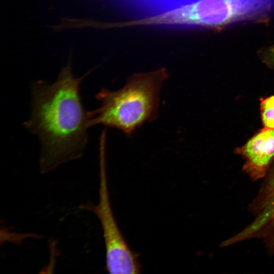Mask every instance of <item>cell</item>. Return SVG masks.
Masks as SVG:
<instances>
[{
  "mask_svg": "<svg viewBox=\"0 0 274 274\" xmlns=\"http://www.w3.org/2000/svg\"><path fill=\"white\" fill-rule=\"evenodd\" d=\"M259 106L263 127L274 129V94L260 97Z\"/></svg>",
  "mask_w": 274,
  "mask_h": 274,
  "instance_id": "7",
  "label": "cell"
},
{
  "mask_svg": "<svg viewBox=\"0 0 274 274\" xmlns=\"http://www.w3.org/2000/svg\"><path fill=\"white\" fill-rule=\"evenodd\" d=\"M168 74L165 68L136 73L116 90L102 88L95 95L99 107L89 111L90 127L102 125L131 137L143 125L158 116L160 93Z\"/></svg>",
  "mask_w": 274,
  "mask_h": 274,
  "instance_id": "2",
  "label": "cell"
},
{
  "mask_svg": "<svg viewBox=\"0 0 274 274\" xmlns=\"http://www.w3.org/2000/svg\"><path fill=\"white\" fill-rule=\"evenodd\" d=\"M259 191L250 205L252 222L223 242L224 246L252 238L263 241L268 251L274 254V160Z\"/></svg>",
  "mask_w": 274,
  "mask_h": 274,
  "instance_id": "5",
  "label": "cell"
},
{
  "mask_svg": "<svg viewBox=\"0 0 274 274\" xmlns=\"http://www.w3.org/2000/svg\"><path fill=\"white\" fill-rule=\"evenodd\" d=\"M258 54L261 60L267 66L274 68V46L263 48Z\"/></svg>",
  "mask_w": 274,
  "mask_h": 274,
  "instance_id": "8",
  "label": "cell"
},
{
  "mask_svg": "<svg viewBox=\"0 0 274 274\" xmlns=\"http://www.w3.org/2000/svg\"><path fill=\"white\" fill-rule=\"evenodd\" d=\"M88 73L75 77L67 64L54 83L38 81L31 86L30 116L23 124L40 142L42 173L83 155L91 127L80 86Z\"/></svg>",
  "mask_w": 274,
  "mask_h": 274,
  "instance_id": "1",
  "label": "cell"
},
{
  "mask_svg": "<svg viewBox=\"0 0 274 274\" xmlns=\"http://www.w3.org/2000/svg\"><path fill=\"white\" fill-rule=\"evenodd\" d=\"M250 14L249 0H196L175 9L132 20V26L186 25L219 29L247 21Z\"/></svg>",
  "mask_w": 274,
  "mask_h": 274,
  "instance_id": "3",
  "label": "cell"
},
{
  "mask_svg": "<svg viewBox=\"0 0 274 274\" xmlns=\"http://www.w3.org/2000/svg\"><path fill=\"white\" fill-rule=\"evenodd\" d=\"M234 152L245 160L243 170L252 180L265 177L274 160V129H259Z\"/></svg>",
  "mask_w": 274,
  "mask_h": 274,
  "instance_id": "6",
  "label": "cell"
},
{
  "mask_svg": "<svg viewBox=\"0 0 274 274\" xmlns=\"http://www.w3.org/2000/svg\"><path fill=\"white\" fill-rule=\"evenodd\" d=\"M105 145L99 146V201L87 209L98 217L106 248V270L113 274H137L141 272L138 254L132 251L116 221L108 192Z\"/></svg>",
  "mask_w": 274,
  "mask_h": 274,
  "instance_id": "4",
  "label": "cell"
}]
</instances>
